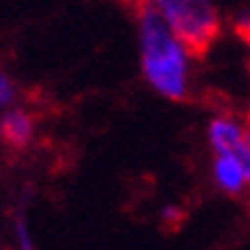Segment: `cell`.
Listing matches in <instances>:
<instances>
[{"label":"cell","instance_id":"1","mask_svg":"<svg viewBox=\"0 0 250 250\" xmlns=\"http://www.w3.org/2000/svg\"><path fill=\"white\" fill-rule=\"evenodd\" d=\"M135 41L146 84L164 100H187L194 77V51L166 26V21L146 0H141L135 13Z\"/></svg>","mask_w":250,"mask_h":250},{"label":"cell","instance_id":"2","mask_svg":"<svg viewBox=\"0 0 250 250\" xmlns=\"http://www.w3.org/2000/svg\"><path fill=\"white\" fill-rule=\"evenodd\" d=\"M191 51H204L220 36L222 16L214 0H146Z\"/></svg>","mask_w":250,"mask_h":250},{"label":"cell","instance_id":"3","mask_svg":"<svg viewBox=\"0 0 250 250\" xmlns=\"http://www.w3.org/2000/svg\"><path fill=\"white\" fill-rule=\"evenodd\" d=\"M212 181L220 191L237 197L250 187V171L240 153H220L212 161Z\"/></svg>","mask_w":250,"mask_h":250},{"label":"cell","instance_id":"4","mask_svg":"<svg viewBox=\"0 0 250 250\" xmlns=\"http://www.w3.org/2000/svg\"><path fill=\"white\" fill-rule=\"evenodd\" d=\"M245 130L248 128L243 125V120H237L235 115H214L207 125V143L214 151V156L237 153L243 148Z\"/></svg>","mask_w":250,"mask_h":250},{"label":"cell","instance_id":"5","mask_svg":"<svg viewBox=\"0 0 250 250\" xmlns=\"http://www.w3.org/2000/svg\"><path fill=\"white\" fill-rule=\"evenodd\" d=\"M33 130H36L33 118L23 110H8L3 115V120H0V135L10 146H18V148H23V146L31 143Z\"/></svg>","mask_w":250,"mask_h":250},{"label":"cell","instance_id":"6","mask_svg":"<svg viewBox=\"0 0 250 250\" xmlns=\"http://www.w3.org/2000/svg\"><path fill=\"white\" fill-rule=\"evenodd\" d=\"M13 232H16V243L21 250H33L36 248V243H33V235H31V227L26 222L23 214H18L16 222H13Z\"/></svg>","mask_w":250,"mask_h":250},{"label":"cell","instance_id":"7","mask_svg":"<svg viewBox=\"0 0 250 250\" xmlns=\"http://www.w3.org/2000/svg\"><path fill=\"white\" fill-rule=\"evenodd\" d=\"M16 100V84L5 72H0V107H10V102Z\"/></svg>","mask_w":250,"mask_h":250},{"label":"cell","instance_id":"8","mask_svg":"<svg viewBox=\"0 0 250 250\" xmlns=\"http://www.w3.org/2000/svg\"><path fill=\"white\" fill-rule=\"evenodd\" d=\"M232 23H235L237 33H243L245 39H250V3H245L240 10H237L235 18H232Z\"/></svg>","mask_w":250,"mask_h":250},{"label":"cell","instance_id":"9","mask_svg":"<svg viewBox=\"0 0 250 250\" xmlns=\"http://www.w3.org/2000/svg\"><path fill=\"white\" fill-rule=\"evenodd\" d=\"M245 59H248V69H250V39H245Z\"/></svg>","mask_w":250,"mask_h":250}]
</instances>
